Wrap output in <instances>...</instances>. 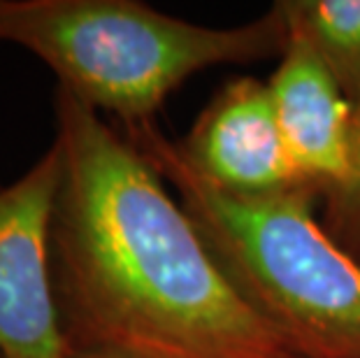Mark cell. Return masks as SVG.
Returning a JSON list of instances; mask_svg holds the SVG:
<instances>
[{"label": "cell", "mask_w": 360, "mask_h": 358, "mask_svg": "<svg viewBox=\"0 0 360 358\" xmlns=\"http://www.w3.org/2000/svg\"><path fill=\"white\" fill-rule=\"evenodd\" d=\"M65 358H149V356L119 352V349H105V347H72L70 345V354Z\"/></svg>", "instance_id": "9c48e42d"}, {"label": "cell", "mask_w": 360, "mask_h": 358, "mask_svg": "<svg viewBox=\"0 0 360 358\" xmlns=\"http://www.w3.org/2000/svg\"><path fill=\"white\" fill-rule=\"evenodd\" d=\"M337 221L347 226L360 228V101L354 103V119H351V158L347 181L333 191Z\"/></svg>", "instance_id": "ba28073f"}, {"label": "cell", "mask_w": 360, "mask_h": 358, "mask_svg": "<svg viewBox=\"0 0 360 358\" xmlns=\"http://www.w3.org/2000/svg\"><path fill=\"white\" fill-rule=\"evenodd\" d=\"M286 37L279 3L251 24L212 28L137 0H0V42L33 51L58 87L126 126L149 124L198 72L283 54Z\"/></svg>", "instance_id": "3957f363"}, {"label": "cell", "mask_w": 360, "mask_h": 358, "mask_svg": "<svg viewBox=\"0 0 360 358\" xmlns=\"http://www.w3.org/2000/svg\"><path fill=\"white\" fill-rule=\"evenodd\" d=\"M51 275L72 347L149 358H300L167 193L156 165L58 87Z\"/></svg>", "instance_id": "6da1fadb"}, {"label": "cell", "mask_w": 360, "mask_h": 358, "mask_svg": "<svg viewBox=\"0 0 360 358\" xmlns=\"http://www.w3.org/2000/svg\"><path fill=\"white\" fill-rule=\"evenodd\" d=\"M267 87L297 170L311 184L337 191L349 174L354 103L323 60L290 28L281 63Z\"/></svg>", "instance_id": "8992f818"}, {"label": "cell", "mask_w": 360, "mask_h": 358, "mask_svg": "<svg viewBox=\"0 0 360 358\" xmlns=\"http://www.w3.org/2000/svg\"><path fill=\"white\" fill-rule=\"evenodd\" d=\"M179 147L198 172L233 193L263 196L311 184L286 149L270 87L256 77L228 82Z\"/></svg>", "instance_id": "5b68a950"}, {"label": "cell", "mask_w": 360, "mask_h": 358, "mask_svg": "<svg viewBox=\"0 0 360 358\" xmlns=\"http://www.w3.org/2000/svg\"><path fill=\"white\" fill-rule=\"evenodd\" d=\"M126 138L177 188L212 256L300 358H360V265L314 217V193L244 196L214 184L151 124Z\"/></svg>", "instance_id": "7a4b0ae2"}, {"label": "cell", "mask_w": 360, "mask_h": 358, "mask_svg": "<svg viewBox=\"0 0 360 358\" xmlns=\"http://www.w3.org/2000/svg\"><path fill=\"white\" fill-rule=\"evenodd\" d=\"M279 5L288 28L323 60L349 101H360V0H288Z\"/></svg>", "instance_id": "52a82bcc"}, {"label": "cell", "mask_w": 360, "mask_h": 358, "mask_svg": "<svg viewBox=\"0 0 360 358\" xmlns=\"http://www.w3.org/2000/svg\"><path fill=\"white\" fill-rule=\"evenodd\" d=\"M53 142L14 184L0 188V358H65L51 275V224L60 188Z\"/></svg>", "instance_id": "277c9868"}]
</instances>
